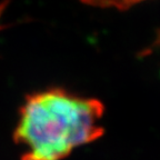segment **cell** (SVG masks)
Here are the masks:
<instances>
[{"instance_id": "cell-1", "label": "cell", "mask_w": 160, "mask_h": 160, "mask_svg": "<svg viewBox=\"0 0 160 160\" xmlns=\"http://www.w3.org/2000/svg\"><path fill=\"white\" fill-rule=\"evenodd\" d=\"M103 105L62 89L30 95L20 109L13 133L23 148L21 160H61L76 147L92 142L103 135L99 121Z\"/></svg>"}, {"instance_id": "cell-2", "label": "cell", "mask_w": 160, "mask_h": 160, "mask_svg": "<svg viewBox=\"0 0 160 160\" xmlns=\"http://www.w3.org/2000/svg\"><path fill=\"white\" fill-rule=\"evenodd\" d=\"M79 1L92 7L116 8V9L126 10L145 0H79Z\"/></svg>"}, {"instance_id": "cell-3", "label": "cell", "mask_w": 160, "mask_h": 160, "mask_svg": "<svg viewBox=\"0 0 160 160\" xmlns=\"http://www.w3.org/2000/svg\"><path fill=\"white\" fill-rule=\"evenodd\" d=\"M7 3H8V1H5V2L0 3V18H1V16H2V13H3V11H5Z\"/></svg>"}]
</instances>
